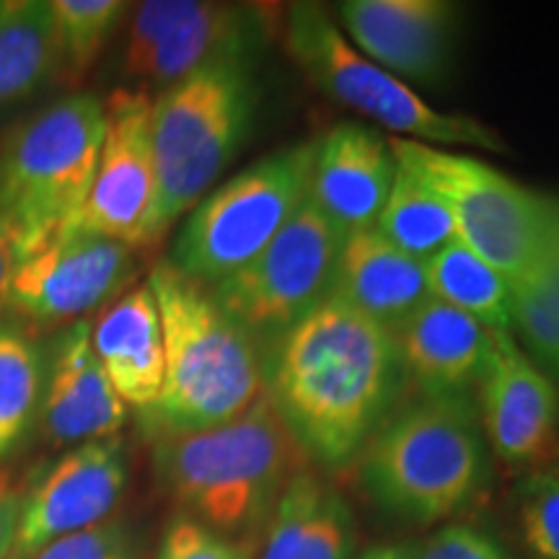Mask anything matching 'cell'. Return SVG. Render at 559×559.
<instances>
[{
  "label": "cell",
  "instance_id": "cell-1",
  "mask_svg": "<svg viewBox=\"0 0 559 559\" xmlns=\"http://www.w3.org/2000/svg\"><path fill=\"white\" fill-rule=\"evenodd\" d=\"M262 368L264 396L285 432L326 474L358 464L407 389L394 332L337 298L285 334Z\"/></svg>",
  "mask_w": 559,
  "mask_h": 559
},
{
  "label": "cell",
  "instance_id": "cell-2",
  "mask_svg": "<svg viewBox=\"0 0 559 559\" xmlns=\"http://www.w3.org/2000/svg\"><path fill=\"white\" fill-rule=\"evenodd\" d=\"M148 288L164 326V386L153 407L138 415L148 443L192 436L239 417L264 391L262 353L230 321L205 285L160 260Z\"/></svg>",
  "mask_w": 559,
  "mask_h": 559
},
{
  "label": "cell",
  "instance_id": "cell-3",
  "mask_svg": "<svg viewBox=\"0 0 559 559\" xmlns=\"http://www.w3.org/2000/svg\"><path fill=\"white\" fill-rule=\"evenodd\" d=\"M153 477L179 513L257 549L300 456L267 396L239 417L192 436L158 440Z\"/></svg>",
  "mask_w": 559,
  "mask_h": 559
},
{
  "label": "cell",
  "instance_id": "cell-4",
  "mask_svg": "<svg viewBox=\"0 0 559 559\" xmlns=\"http://www.w3.org/2000/svg\"><path fill=\"white\" fill-rule=\"evenodd\" d=\"M262 47H236L153 96L156 202L145 247L205 198L247 143L260 104Z\"/></svg>",
  "mask_w": 559,
  "mask_h": 559
},
{
  "label": "cell",
  "instance_id": "cell-5",
  "mask_svg": "<svg viewBox=\"0 0 559 559\" xmlns=\"http://www.w3.org/2000/svg\"><path fill=\"white\" fill-rule=\"evenodd\" d=\"M355 466L362 492L383 513L415 526L449 521L489 485L479 412L472 400L402 402Z\"/></svg>",
  "mask_w": 559,
  "mask_h": 559
},
{
  "label": "cell",
  "instance_id": "cell-6",
  "mask_svg": "<svg viewBox=\"0 0 559 559\" xmlns=\"http://www.w3.org/2000/svg\"><path fill=\"white\" fill-rule=\"evenodd\" d=\"M104 128L99 96L70 94L34 111L5 138L0 215L21 228L32 254L81 213L99 164Z\"/></svg>",
  "mask_w": 559,
  "mask_h": 559
},
{
  "label": "cell",
  "instance_id": "cell-7",
  "mask_svg": "<svg viewBox=\"0 0 559 559\" xmlns=\"http://www.w3.org/2000/svg\"><path fill=\"white\" fill-rule=\"evenodd\" d=\"M285 50L334 102L360 111L394 132L436 148L506 151L498 130L456 111L430 107L407 81L368 60L342 32L337 19L319 3H290L285 11Z\"/></svg>",
  "mask_w": 559,
  "mask_h": 559
},
{
  "label": "cell",
  "instance_id": "cell-8",
  "mask_svg": "<svg viewBox=\"0 0 559 559\" xmlns=\"http://www.w3.org/2000/svg\"><path fill=\"white\" fill-rule=\"evenodd\" d=\"M317 138L272 151L207 192L181 223L166 262L213 288L254 260L309 198Z\"/></svg>",
  "mask_w": 559,
  "mask_h": 559
},
{
  "label": "cell",
  "instance_id": "cell-9",
  "mask_svg": "<svg viewBox=\"0 0 559 559\" xmlns=\"http://www.w3.org/2000/svg\"><path fill=\"white\" fill-rule=\"evenodd\" d=\"M389 140L404 169L428 181L451 210L459 241L492 264L510 288L521 283L547 243L559 198L528 190L487 160L466 153L415 140Z\"/></svg>",
  "mask_w": 559,
  "mask_h": 559
},
{
  "label": "cell",
  "instance_id": "cell-10",
  "mask_svg": "<svg viewBox=\"0 0 559 559\" xmlns=\"http://www.w3.org/2000/svg\"><path fill=\"white\" fill-rule=\"evenodd\" d=\"M345 239V230L306 198L298 213L247 267L207 290L264 358L285 334L334 296Z\"/></svg>",
  "mask_w": 559,
  "mask_h": 559
},
{
  "label": "cell",
  "instance_id": "cell-11",
  "mask_svg": "<svg viewBox=\"0 0 559 559\" xmlns=\"http://www.w3.org/2000/svg\"><path fill=\"white\" fill-rule=\"evenodd\" d=\"M117 50V88L160 94L236 47L264 45L267 16L260 5L210 0H148L132 5Z\"/></svg>",
  "mask_w": 559,
  "mask_h": 559
},
{
  "label": "cell",
  "instance_id": "cell-12",
  "mask_svg": "<svg viewBox=\"0 0 559 559\" xmlns=\"http://www.w3.org/2000/svg\"><path fill=\"white\" fill-rule=\"evenodd\" d=\"M138 249L109 236L62 228L13 272L9 313L24 326H68L130 288Z\"/></svg>",
  "mask_w": 559,
  "mask_h": 559
},
{
  "label": "cell",
  "instance_id": "cell-13",
  "mask_svg": "<svg viewBox=\"0 0 559 559\" xmlns=\"http://www.w3.org/2000/svg\"><path fill=\"white\" fill-rule=\"evenodd\" d=\"M151 109L153 96L128 88H115L104 102L107 128L99 164L88 198L68 228L145 249V234L156 202Z\"/></svg>",
  "mask_w": 559,
  "mask_h": 559
},
{
  "label": "cell",
  "instance_id": "cell-14",
  "mask_svg": "<svg viewBox=\"0 0 559 559\" xmlns=\"http://www.w3.org/2000/svg\"><path fill=\"white\" fill-rule=\"evenodd\" d=\"M128 477V449L120 436L68 449L21 498L11 559H29L62 536L109 521Z\"/></svg>",
  "mask_w": 559,
  "mask_h": 559
},
{
  "label": "cell",
  "instance_id": "cell-15",
  "mask_svg": "<svg viewBox=\"0 0 559 559\" xmlns=\"http://www.w3.org/2000/svg\"><path fill=\"white\" fill-rule=\"evenodd\" d=\"M479 423L487 449L508 466H544L559 440V389L528 358L513 332L492 334L479 383Z\"/></svg>",
  "mask_w": 559,
  "mask_h": 559
},
{
  "label": "cell",
  "instance_id": "cell-16",
  "mask_svg": "<svg viewBox=\"0 0 559 559\" xmlns=\"http://www.w3.org/2000/svg\"><path fill=\"white\" fill-rule=\"evenodd\" d=\"M45 353L47 376L37 430L47 443L75 449L120 436L130 409L117 396L96 358L91 321L62 326Z\"/></svg>",
  "mask_w": 559,
  "mask_h": 559
},
{
  "label": "cell",
  "instance_id": "cell-17",
  "mask_svg": "<svg viewBox=\"0 0 559 559\" xmlns=\"http://www.w3.org/2000/svg\"><path fill=\"white\" fill-rule=\"evenodd\" d=\"M456 11L445 0H347L337 9L345 37L402 81H436L445 73Z\"/></svg>",
  "mask_w": 559,
  "mask_h": 559
},
{
  "label": "cell",
  "instance_id": "cell-18",
  "mask_svg": "<svg viewBox=\"0 0 559 559\" xmlns=\"http://www.w3.org/2000/svg\"><path fill=\"white\" fill-rule=\"evenodd\" d=\"M396 169L386 135L360 122H337L317 138L309 198L345 234L373 228Z\"/></svg>",
  "mask_w": 559,
  "mask_h": 559
},
{
  "label": "cell",
  "instance_id": "cell-19",
  "mask_svg": "<svg viewBox=\"0 0 559 559\" xmlns=\"http://www.w3.org/2000/svg\"><path fill=\"white\" fill-rule=\"evenodd\" d=\"M492 334L430 296L394 334L407 386L428 400H472L487 370Z\"/></svg>",
  "mask_w": 559,
  "mask_h": 559
},
{
  "label": "cell",
  "instance_id": "cell-20",
  "mask_svg": "<svg viewBox=\"0 0 559 559\" xmlns=\"http://www.w3.org/2000/svg\"><path fill=\"white\" fill-rule=\"evenodd\" d=\"M91 345L128 409L153 407L164 386V326L148 283L130 285L91 321Z\"/></svg>",
  "mask_w": 559,
  "mask_h": 559
},
{
  "label": "cell",
  "instance_id": "cell-21",
  "mask_svg": "<svg viewBox=\"0 0 559 559\" xmlns=\"http://www.w3.org/2000/svg\"><path fill=\"white\" fill-rule=\"evenodd\" d=\"M358 523L332 481L298 469L285 485L254 559H355Z\"/></svg>",
  "mask_w": 559,
  "mask_h": 559
},
{
  "label": "cell",
  "instance_id": "cell-22",
  "mask_svg": "<svg viewBox=\"0 0 559 559\" xmlns=\"http://www.w3.org/2000/svg\"><path fill=\"white\" fill-rule=\"evenodd\" d=\"M332 298L396 334L430 298L425 264L396 249L376 228L353 230L342 243Z\"/></svg>",
  "mask_w": 559,
  "mask_h": 559
},
{
  "label": "cell",
  "instance_id": "cell-23",
  "mask_svg": "<svg viewBox=\"0 0 559 559\" xmlns=\"http://www.w3.org/2000/svg\"><path fill=\"white\" fill-rule=\"evenodd\" d=\"M60 83L50 3L0 0V120Z\"/></svg>",
  "mask_w": 559,
  "mask_h": 559
},
{
  "label": "cell",
  "instance_id": "cell-24",
  "mask_svg": "<svg viewBox=\"0 0 559 559\" xmlns=\"http://www.w3.org/2000/svg\"><path fill=\"white\" fill-rule=\"evenodd\" d=\"M47 353L24 324L0 321V461L24 449L39 428Z\"/></svg>",
  "mask_w": 559,
  "mask_h": 559
},
{
  "label": "cell",
  "instance_id": "cell-25",
  "mask_svg": "<svg viewBox=\"0 0 559 559\" xmlns=\"http://www.w3.org/2000/svg\"><path fill=\"white\" fill-rule=\"evenodd\" d=\"M430 296L489 332H513V288L492 264L456 241L425 262Z\"/></svg>",
  "mask_w": 559,
  "mask_h": 559
},
{
  "label": "cell",
  "instance_id": "cell-26",
  "mask_svg": "<svg viewBox=\"0 0 559 559\" xmlns=\"http://www.w3.org/2000/svg\"><path fill=\"white\" fill-rule=\"evenodd\" d=\"M373 228L396 249L423 264L459 241L456 223L440 194L402 164Z\"/></svg>",
  "mask_w": 559,
  "mask_h": 559
},
{
  "label": "cell",
  "instance_id": "cell-27",
  "mask_svg": "<svg viewBox=\"0 0 559 559\" xmlns=\"http://www.w3.org/2000/svg\"><path fill=\"white\" fill-rule=\"evenodd\" d=\"M513 334L528 358L559 381V200L539 260L513 285Z\"/></svg>",
  "mask_w": 559,
  "mask_h": 559
},
{
  "label": "cell",
  "instance_id": "cell-28",
  "mask_svg": "<svg viewBox=\"0 0 559 559\" xmlns=\"http://www.w3.org/2000/svg\"><path fill=\"white\" fill-rule=\"evenodd\" d=\"M130 9L122 0H52L60 83H79L88 73Z\"/></svg>",
  "mask_w": 559,
  "mask_h": 559
},
{
  "label": "cell",
  "instance_id": "cell-29",
  "mask_svg": "<svg viewBox=\"0 0 559 559\" xmlns=\"http://www.w3.org/2000/svg\"><path fill=\"white\" fill-rule=\"evenodd\" d=\"M519 528L534 559H559V469L549 461L519 485Z\"/></svg>",
  "mask_w": 559,
  "mask_h": 559
},
{
  "label": "cell",
  "instance_id": "cell-30",
  "mask_svg": "<svg viewBox=\"0 0 559 559\" xmlns=\"http://www.w3.org/2000/svg\"><path fill=\"white\" fill-rule=\"evenodd\" d=\"M29 559H140V544L128 521L109 519L99 526L47 544Z\"/></svg>",
  "mask_w": 559,
  "mask_h": 559
},
{
  "label": "cell",
  "instance_id": "cell-31",
  "mask_svg": "<svg viewBox=\"0 0 559 559\" xmlns=\"http://www.w3.org/2000/svg\"><path fill=\"white\" fill-rule=\"evenodd\" d=\"M158 559H254V549L177 513L160 536Z\"/></svg>",
  "mask_w": 559,
  "mask_h": 559
},
{
  "label": "cell",
  "instance_id": "cell-32",
  "mask_svg": "<svg viewBox=\"0 0 559 559\" xmlns=\"http://www.w3.org/2000/svg\"><path fill=\"white\" fill-rule=\"evenodd\" d=\"M409 559H513L492 534L469 523H443L425 539L404 544Z\"/></svg>",
  "mask_w": 559,
  "mask_h": 559
},
{
  "label": "cell",
  "instance_id": "cell-33",
  "mask_svg": "<svg viewBox=\"0 0 559 559\" xmlns=\"http://www.w3.org/2000/svg\"><path fill=\"white\" fill-rule=\"evenodd\" d=\"M29 254V241L21 234V228L0 215V319L9 313V288L13 272Z\"/></svg>",
  "mask_w": 559,
  "mask_h": 559
},
{
  "label": "cell",
  "instance_id": "cell-34",
  "mask_svg": "<svg viewBox=\"0 0 559 559\" xmlns=\"http://www.w3.org/2000/svg\"><path fill=\"white\" fill-rule=\"evenodd\" d=\"M19 506L21 495L11 492L9 487H0V559H11L19 528Z\"/></svg>",
  "mask_w": 559,
  "mask_h": 559
},
{
  "label": "cell",
  "instance_id": "cell-35",
  "mask_svg": "<svg viewBox=\"0 0 559 559\" xmlns=\"http://www.w3.org/2000/svg\"><path fill=\"white\" fill-rule=\"evenodd\" d=\"M355 559H409V557L404 544H379V547H370L362 551V555H355Z\"/></svg>",
  "mask_w": 559,
  "mask_h": 559
},
{
  "label": "cell",
  "instance_id": "cell-36",
  "mask_svg": "<svg viewBox=\"0 0 559 559\" xmlns=\"http://www.w3.org/2000/svg\"><path fill=\"white\" fill-rule=\"evenodd\" d=\"M549 464H551V466H557V469H559V451L555 453V456H551V459H549Z\"/></svg>",
  "mask_w": 559,
  "mask_h": 559
}]
</instances>
